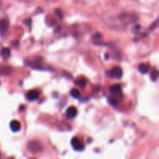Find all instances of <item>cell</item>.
I'll return each instance as SVG.
<instances>
[{
  "label": "cell",
  "mask_w": 159,
  "mask_h": 159,
  "mask_svg": "<svg viewBox=\"0 0 159 159\" xmlns=\"http://www.w3.org/2000/svg\"><path fill=\"white\" fill-rule=\"evenodd\" d=\"M28 149L32 153H38L42 151V145L39 141H32L29 142Z\"/></svg>",
  "instance_id": "1"
},
{
  "label": "cell",
  "mask_w": 159,
  "mask_h": 159,
  "mask_svg": "<svg viewBox=\"0 0 159 159\" xmlns=\"http://www.w3.org/2000/svg\"><path fill=\"white\" fill-rule=\"evenodd\" d=\"M106 74H107L108 76L111 77V78H120L123 76V71L119 67H114L110 71H106Z\"/></svg>",
  "instance_id": "2"
},
{
  "label": "cell",
  "mask_w": 159,
  "mask_h": 159,
  "mask_svg": "<svg viewBox=\"0 0 159 159\" xmlns=\"http://www.w3.org/2000/svg\"><path fill=\"white\" fill-rule=\"evenodd\" d=\"M9 27V22L6 19L0 20V35H4L7 33Z\"/></svg>",
  "instance_id": "3"
},
{
  "label": "cell",
  "mask_w": 159,
  "mask_h": 159,
  "mask_svg": "<svg viewBox=\"0 0 159 159\" xmlns=\"http://www.w3.org/2000/svg\"><path fill=\"white\" fill-rule=\"evenodd\" d=\"M71 146L75 151H82L84 149V144L81 143V141L78 139L77 138H73L71 139Z\"/></svg>",
  "instance_id": "4"
},
{
  "label": "cell",
  "mask_w": 159,
  "mask_h": 159,
  "mask_svg": "<svg viewBox=\"0 0 159 159\" xmlns=\"http://www.w3.org/2000/svg\"><path fill=\"white\" fill-rule=\"evenodd\" d=\"M39 96H40V93L37 90H30L27 93V99L29 101H36V100H38Z\"/></svg>",
  "instance_id": "5"
},
{
  "label": "cell",
  "mask_w": 159,
  "mask_h": 159,
  "mask_svg": "<svg viewBox=\"0 0 159 159\" xmlns=\"http://www.w3.org/2000/svg\"><path fill=\"white\" fill-rule=\"evenodd\" d=\"M78 114V109L75 106H70L66 110V116L69 119L75 118Z\"/></svg>",
  "instance_id": "6"
},
{
  "label": "cell",
  "mask_w": 159,
  "mask_h": 159,
  "mask_svg": "<svg viewBox=\"0 0 159 159\" xmlns=\"http://www.w3.org/2000/svg\"><path fill=\"white\" fill-rule=\"evenodd\" d=\"M109 93L114 96H117L118 95H121V87L119 85H113L109 89Z\"/></svg>",
  "instance_id": "7"
},
{
  "label": "cell",
  "mask_w": 159,
  "mask_h": 159,
  "mask_svg": "<svg viewBox=\"0 0 159 159\" xmlns=\"http://www.w3.org/2000/svg\"><path fill=\"white\" fill-rule=\"evenodd\" d=\"M10 129L13 132H18L21 129V125L20 123L17 120H13L10 123Z\"/></svg>",
  "instance_id": "8"
},
{
  "label": "cell",
  "mask_w": 159,
  "mask_h": 159,
  "mask_svg": "<svg viewBox=\"0 0 159 159\" xmlns=\"http://www.w3.org/2000/svg\"><path fill=\"white\" fill-rule=\"evenodd\" d=\"M10 50L9 49V48L7 47H3L1 50V51H0V55H1V57H2V58H4V59H7V58H9L10 56Z\"/></svg>",
  "instance_id": "9"
},
{
  "label": "cell",
  "mask_w": 159,
  "mask_h": 159,
  "mask_svg": "<svg viewBox=\"0 0 159 159\" xmlns=\"http://www.w3.org/2000/svg\"><path fill=\"white\" fill-rule=\"evenodd\" d=\"M138 70H139V71L141 74H146L149 71V67H148V65H145V64H141L139 67H138Z\"/></svg>",
  "instance_id": "10"
},
{
  "label": "cell",
  "mask_w": 159,
  "mask_h": 159,
  "mask_svg": "<svg viewBox=\"0 0 159 159\" xmlns=\"http://www.w3.org/2000/svg\"><path fill=\"white\" fill-rule=\"evenodd\" d=\"M71 96H72L73 98H75V99H77V98H78L80 96V93L79 91H78L77 89H72L71 90Z\"/></svg>",
  "instance_id": "11"
},
{
  "label": "cell",
  "mask_w": 159,
  "mask_h": 159,
  "mask_svg": "<svg viewBox=\"0 0 159 159\" xmlns=\"http://www.w3.org/2000/svg\"><path fill=\"white\" fill-rule=\"evenodd\" d=\"M159 76V71L157 70H154V71L151 72V78L152 79V81H155Z\"/></svg>",
  "instance_id": "12"
},
{
  "label": "cell",
  "mask_w": 159,
  "mask_h": 159,
  "mask_svg": "<svg viewBox=\"0 0 159 159\" xmlns=\"http://www.w3.org/2000/svg\"><path fill=\"white\" fill-rule=\"evenodd\" d=\"M109 102L110 103V104L113 105V106H117V104H118L117 98H113V97L109 98Z\"/></svg>",
  "instance_id": "13"
},
{
  "label": "cell",
  "mask_w": 159,
  "mask_h": 159,
  "mask_svg": "<svg viewBox=\"0 0 159 159\" xmlns=\"http://www.w3.org/2000/svg\"><path fill=\"white\" fill-rule=\"evenodd\" d=\"M85 81L84 79H81V80H78V81H76V84L77 85H79V86H81V87H84L85 85Z\"/></svg>",
  "instance_id": "14"
}]
</instances>
